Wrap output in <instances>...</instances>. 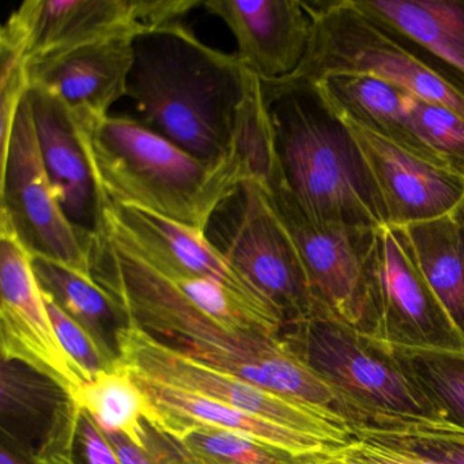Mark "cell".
Returning a JSON list of instances; mask_svg holds the SVG:
<instances>
[{
  "label": "cell",
  "instance_id": "obj_6",
  "mask_svg": "<svg viewBox=\"0 0 464 464\" xmlns=\"http://www.w3.org/2000/svg\"><path fill=\"white\" fill-rule=\"evenodd\" d=\"M282 338L347 404L350 429L382 420L439 422L393 350L333 314L286 325Z\"/></svg>",
  "mask_w": 464,
  "mask_h": 464
},
{
  "label": "cell",
  "instance_id": "obj_10",
  "mask_svg": "<svg viewBox=\"0 0 464 464\" xmlns=\"http://www.w3.org/2000/svg\"><path fill=\"white\" fill-rule=\"evenodd\" d=\"M0 167V235L14 237L32 256L92 276L94 233L72 224L53 192L40 156L28 96Z\"/></svg>",
  "mask_w": 464,
  "mask_h": 464
},
{
  "label": "cell",
  "instance_id": "obj_17",
  "mask_svg": "<svg viewBox=\"0 0 464 464\" xmlns=\"http://www.w3.org/2000/svg\"><path fill=\"white\" fill-rule=\"evenodd\" d=\"M135 36L93 43L28 64L31 88L58 99L72 118H105L129 93Z\"/></svg>",
  "mask_w": 464,
  "mask_h": 464
},
{
  "label": "cell",
  "instance_id": "obj_22",
  "mask_svg": "<svg viewBox=\"0 0 464 464\" xmlns=\"http://www.w3.org/2000/svg\"><path fill=\"white\" fill-rule=\"evenodd\" d=\"M43 292L96 342L102 354L121 363V335L131 324L126 312L93 278L67 266L34 256Z\"/></svg>",
  "mask_w": 464,
  "mask_h": 464
},
{
  "label": "cell",
  "instance_id": "obj_24",
  "mask_svg": "<svg viewBox=\"0 0 464 464\" xmlns=\"http://www.w3.org/2000/svg\"><path fill=\"white\" fill-rule=\"evenodd\" d=\"M67 398L58 384L29 366L2 361V437L34 452L32 441H42Z\"/></svg>",
  "mask_w": 464,
  "mask_h": 464
},
{
  "label": "cell",
  "instance_id": "obj_23",
  "mask_svg": "<svg viewBox=\"0 0 464 464\" xmlns=\"http://www.w3.org/2000/svg\"><path fill=\"white\" fill-rule=\"evenodd\" d=\"M422 276L464 335V229L452 216L403 227Z\"/></svg>",
  "mask_w": 464,
  "mask_h": 464
},
{
  "label": "cell",
  "instance_id": "obj_26",
  "mask_svg": "<svg viewBox=\"0 0 464 464\" xmlns=\"http://www.w3.org/2000/svg\"><path fill=\"white\" fill-rule=\"evenodd\" d=\"M439 422L464 430V353L392 349Z\"/></svg>",
  "mask_w": 464,
  "mask_h": 464
},
{
  "label": "cell",
  "instance_id": "obj_21",
  "mask_svg": "<svg viewBox=\"0 0 464 464\" xmlns=\"http://www.w3.org/2000/svg\"><path fill=\"white\" fill-rule=\"evenodd\" d=\"M361 13L464 74V0H352Z\"/></svg>",
  "mask_w": 464,
  "mask_h": 464
},
{
  "label": "cell",
  "instance_id": "obj_15",
  "mask_svg": "<svg viewBox=\"0 0 464 464\" xmlns=\"http://www.w3.org/2000/svg\"><path fill=\"white\" fill-rule=\"evenodd\" d=\"M341 119L376 181L390 227H406L455 211L464 198V179Z\"/></svg>",
  "mask_w": 464,
  "mask_h": 464
},
{
  "label": "cell",
  "instance_id": "obj_18",
  "mask_svg": "<svg viewBox=\"0 0 464 464\" xmlns=\"http://www.w3.org/2000/svg\"><path fill=\"white\" fill-rule=\"evenodd\" d=\"M130 368V366H129ZM131 371L150 406V422L173 437L195 428H213L259 440L298 456H330L339 448L287 426L233 409L198 393L156 382Z\"/></svg>",
  "mask_w": 464,
  "mask_h": 464
},
{
  "label": "cell",
  "instance_id": "obj_28",
  "mask_svg": "<svg viewBox=\"0 0 464 464\" xmlns=\"http://www.w3.org/2000/svg\"><path fill=\"white\" fill-rule=\"evenodd\" d=\"M188 464H325L330 456H298L259 440L213 428L176 437Z\"/></svg>",
  "mask_w": 464,
  "mask_h": 464
},
{
  "label": "cell",
  "instance_id": "obj_29",
  "mask_svg": "<svg viewBox=\"0 0 464 464\" xmlns=\"http://www.w3.org/2000/svg\"><path fill=\"white\" fill-rule=\"evenodd\" d=\"M353 437L409 450L442 464H464V430L431 420H382L352 428Z\"/></svg>",
  "mask_w": 464,
  "mask_h": 464
},
{
  "label": "cell",
  "instance_id": "obj_20",
  "mask_svg": "<svg viewBox=\"0 0 464 464\" xmlns=\"http://www.w3.org/2000/svg\"><path fill=\"white\" fill-rule=\"evenodd\" d=\"M312 86L336 115L447 169L441 159L418 134L401 89L362 75H334Z\"/></svg>",
  "mask_w": 464,
  "mask_h": 464
},
{
  "label": "cell",
  "instance_id": "obj_12",
  "mask_svg": "<svg viewBox=\"0 0 464 464\" xmlns=\"http://www.w3.org/2000/svg\"><path fill=\"white\" fill-rule=\"evenodd\" d=\"M97 229L159 273L173 278L217 282L281 314L211 246L205 233L195 227L104 200Z\"/></svg>",
  "mask_w": 464,
  "mask_h": 464
},
{
  "label": "cell",
  "instance_id": "obj_13",
  "mask_svg": "<svg viewBox=\"0 0 464 464\" xmlns=\"http://www.w3.org/2000/svg\"><path fill=\"white\" fill-rule=\"evenodd\" d=\"M382 336L391 349L464 353L456 327L422 276L403 227L379 230Z\"/></svg>",
  "mask_w": 464,
  "mask_h": 464
},
{
  "label": "cell",
  "instance_id": "obj_1",
  "mask_svg": "<svg viewBox=\"0 0 464 464\" xmlns=\"http://www.w3.org/2000/svg\"><path fill=\"white\" fill-rule=\"evenodd\" d=\"M255 78L236 53L208 47L175 23L135 37L127 97L143 126L197 159L218 162L235 151Z\"/></svg>",
  "mask_w": 464,
  "mask_h": 464
},
{
  "label": "cell",
  "instance_id": "obj_30",
  "mask_svg": "<svg viewBox=\"0 0 464 464\" xmlns=\"http://www.w3.org/2000/svg\"><path fill=\"white\" fill-rule=\"evenodd\" d=\"M404 104L420 137L444 162L464 179V119L453 111L404 92Z\"/></svg>",
  "mask_w": 464,
  "mask_h": 464
},
{
  "label": "cell",
  "instance_id": "obj_14",
  "mask_svg": "<svg viewBox=\"0 0 464 464\" xmlns=\"http://www.w3.org/2000/svg\"><path fill=\"white\" fill-rule=\"evenodd\" d=\"M138 0H26L0 34V48L26 64L93 43L145 32Z\"/></svg>",
  "mask_w": 464,
  "mask_h": 464
},
{
  "label": "cell",
  "instance_id": "obj_11",
  "mask_svg": "<svg viewBox=\"0 0 464 464\" xmlns=\"http://www.w3.org/2000/svg\"><path fill=\"white\" fill-rule=\"evenodd\" d=\"M0 353L58 384L74 399L85 374L56 336L34 256L9 235H0Z\"/></svg>",
  "mask_w": 464,
  "mask_h": 464
},
{
  "label": "cell",
  "instance_id": "obj_8",
  "mask_svg": "<svg viewBox=\"0 0 464 464\" xmlns=\"http://www.w3.org/2000/svg\"><path fill=\"white\" fill-rule=\"evenodd\" d=\"M205 235L227 262L281 312L286 325L328 314L317 300L297 246L259 176L230 192L211 217Z\"/></svg>",
  "mask_w": 464,
  "mask_h": 464
},
{
  "label": "cell",
  "instance_id": "obj_33",
  "mask_svg": "<svg viewBox=\"0 0 464 464\" xmlns=\"http://www.w3.org/2000/svg\"><path fill=\"white\" fill-rule=\"evenodd\" d=\"M334 464H442L425 456L388 447L368 440L353 439L346 447L339 448L333 458Z\"/></svg>",
  "mask_w": 464,
  "mask_h": 464
},
{
  "label": "cell",
  "instance_id": "obj_31",
  "mask_svg": "<svg viewBox=\"0 0 464 464\" xmlns=\"http://www.w3.org/2000/svg\"><path fill=\"white\" fill-rule=\"evenodd\" d=\"M31 91L23 56L0 48V160L6 156L18 112Z\"/></svg>",
  "mask_w": 464,
  "mask_h": 464
},
{
  "label": "cell",
  "instance_id": "obj_27",
  "mask_svg": "<svg viewBox=\"0 0 464 464\" xmlns=\"http://www.w3.org/2000/svg\"><path fill=\"white\" fill-rule=\"evenodd\" d=\"M32 459L34 464H121L96 420L67 398Z\"/></svg>",
  "mask_w": 464,
  "mask_h": 464
},
{
  "label": "cell",
  "instance_id": "obj_4",
  "mask_svg": "<svg viewBox=\"0 0 464 464\" xmlns=\"http://www.w3.org/2000/svg\"><path fill=\"white\" fill-rule=\"evenodd\" d=\"M274 154L301 210L319 224L382 229L387 213L349 127L312 85L262 81Z\"/></svg>",
  "mask_w": 464,
  "mask_h": 464
},
{
  "label": "cell",
  "instance_id": "obj_35",
  "mask_svg": "<svg viewBox=\"0 0 464 464\" xmlns=\"http://www.w3.org/2000/svg\"><path fill=\"white\" fill-rule=\"evenodd\" d=\"M450 216H452L453 219L464 229V198Z\"/></svg>",
  "mask_w": 464,
  "mask_h": 464
},
{
  "label": "cell",
  "instance_id": "obj_34",
  "mask_svg": "<svg viewBox=\"0 0 464 464\" xmlns=\"http://www.w3.org/2000/svg\"><path fill=\"white\" fill-rule=\"evenodd\" d=\"M0 464H34L32 450L21 447L17 442L2 437L0 441Z\"/></svg>",
  "mask_w": 464,
  "mask_h": 464
},
{
  "label": "cell",
  "instance_id": "obj_25",
  "mask_svg": "<svg viewBox=\"0 0 464 464\" xmlns=\"http://www.w3.org/2000/svg\"><path fill=\"white\" fill-rule=\"evenodd\" d=\"M72 401L88 411L100 428L123 434L142 447L150 406L123 362L86 382Z\"/></svg>",
  "mask_w": 464,
  "mask_h": 464
},
{
  "label": "cell",
  "instance_id": "obj_5",
  "mask_svg": "<svg viewBox=\"0 0 464 464\" xmlns=\"http://www.w3.org/2000/svg\"><path fill=\"white\" fill-rule=\"evenodd\" d=\"M301 4L314 23L308 50L298 69L276 82L314 85L334 75L377 78L464 119L463 72L382 28L352 0Z\"/></svg>",
  "mask_w": 464,
  "mask_h": 464
},
{
  "label": "cell",
  "instance_id": "obj_7",
  "mask_svg": "<svg viewBox=\"0 0 464 464\" xmlns=\"http://www.w3.org/2000/svg\"><path fill=\"white\" fill-rule=\"evenodd\" d=\"M263 180L297 246L319 303L344 324L380 341V229L319 224L309 218L285 184L276 154Z\"/></svg>",
  "mask_w": 464,
  "mask_h": 464
},
{
  "label": "cell",
  "instance_id": "obj_3",
  "mask_svg": "<svg viewBox=\"0 0 464 464\" xmlns=\"http://www.w3.org/2000/svg\"><path fill=\"white\" fill-rule=\"evenodd\" d=\"M72 119L102 202L140 208L206 233L218 206L255 176L237 140L229 157L208 162L137 119Z\"/></svg>",
  "mask_w": 464,
  "mask_h": 464
},
{
  "label": "cell",
  "instance_id": "obj_19",
  "mask_svg": "<svg viewBox=\"0 0 464 464\" xmlns=\"http://www.w3.org/2000/svg\"><path fill=\"white\" fill-rule=\"evenodd\" d=\"M28 100L40 156L64 214L80 229L96 232L102 219V195L72 113L39 88H31Z\"/></svg>",
  "mask_w": 464,
  "mask_h": 464
},
{
  "label": "cell",
  "instance_id": "obj_16",
  "mask_svg": "<svg viewBox=\"0 0 464 464\" xmlns=\"http://www.w3.org/2000/svg\"><path fill=\"white\" fill-rule=\"evenodd\" d=\"M203 7L224 21L236 55L260 81L289 77L303 62L314 23L301 0H203Z\"/></svg>",
  "mask_w": 464,
  "mask_h": 464
},
{
  "label": "cell",
  "instance_id": "obj_32",
  "mask_svg": "<svg viewBox=\"0 0 464 464\" xmlns=\"http://www.w3.org/2000/svg\"><path fill=\"white\" fill-rule=\"evenodd\" d=\"M44 293V292H43ZM45 304L55 328L56 336L67 354L77 363L78 368L85 374L86 380H92L104 371L118 368L121 363H113L102 354L92 336L67 316L51 298L44 295Z\"/></svg>",
  "mask_w": 464,
  "mask_h": 464
},
{
  "label": "cell",
  "instance_id": "obj_2",
  "mask_svg": "<svg viewBox=\"0 0 464 464\" xmlns=\"http://www.w3.org/2000/svg\"><path fill=\"white\" fill-rule=\"evenodd\" d=\"M91 276L132 325L203 362L240 354L286 327L278 312L224 285L159 273L100 229L92 243Z\"/></svg>",
  "mask_w": 464,
  "mask_h": 464
},
{
  "label": "cell",
  "instance_id": "obj_36",
  "mask_svg": "<svg viewBox=\"0 0 464 464\" xmlns=\"http://www.w3.org/2000/svg\"><path fill=\"white\" fill-rule=\"evenodd\" d=\"M325 464H334V463H331V459H330V460H328L327 463H325Z\"/></svg>",
  "mask_w": 464,
  "mask_h": 464
},
{
  "label": "cell",
  "instance_id": "obj_9",
  "mask_svg": "<svg viewBox=\"0 0 464 464\" xmlns=\"http://www.w3.org/2000/svg\"><path fill=\"white\" fill-rule=\"evenodd\" d=\"M121 361L162 384L304 431L334 447H346L354 439L338 415L219 371L135 325L121 335Z\"/></svg>",
  "mask_w": 464,
  "mask_h": 464
}]
</instances>
